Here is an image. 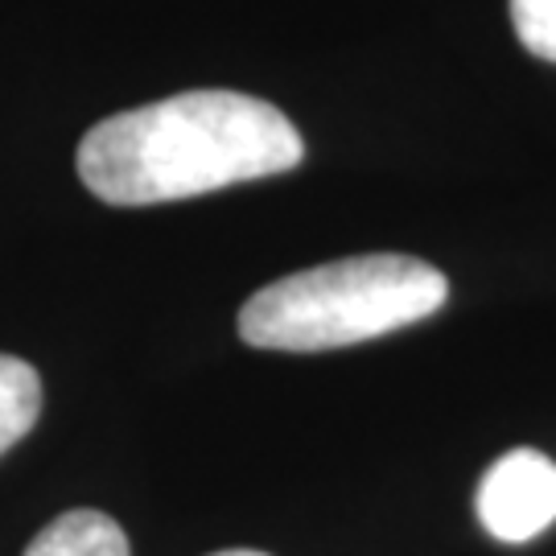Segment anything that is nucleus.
I'll list each match as a JSON object with an SVG mask.
<instances>
[{
	"instance_id": "6",
	"label": "nucleus",
	"mask_w": 556,
	"mask_h": 556,
	"mask_svg": "<svg viewBox=\"0 0 556 556\" xmlns=\"http://www.w3.org/2000/svg\"><path fill=\"white\" fill-rule=\"evenodd\" d=\"M519 41L544 62H556V0H511Z\"/></svg>"
},
{
	"instance_id": "5",
	"label": "nucleus",
	"mask_w": 556,
	"mask_h": 556,
	"mask_svg": "<svg viewBox=\"0 0 556 556\" xmlns=\"http://www.w3.org/2000/svg\"><path fill=\"white\" fill-rule=\"evenodd\" d=\"M41 417V379L25 358L0 355V454H9Z\"/></svg>"
},
{
	"instance_id": "7",
	"label": "nucleus",
	"mask_w": 556,
	"mask_h": 556,
	"mask_svg": "<svg viewBox=\"0 0 556 556\" xmlns=\"http://www.w3.org/2000/svg\"><path fill=\"white\" fill-rule=\"evenodd\" d=\"M211 556H268V553H256V548H227V553H211Z\"/></svg>"
},
{
	"instance_id": "1",
	"label": "nucleus",
	"mask_w": 556,
	"mask_h": 556,
	"mask_svg": "<svg viewBox=\"0 0 556 556\" xmlns=\"http://www.w3.org/2000/svg\"><path fill=\"white\" fill-rule=\"evenodd\" d=\"M305 140L280 108L239 91H181L100 119L79 140V178L112 206L199 199L289 174Z\"/></svg>"
},
{
	"instance_id": "4",
	"label": "nucleus",
	"mask_w": 556,
	"mask_h": 556,
	"mask_svg": "<svg viewBox=\"0 0 556 556\" xmlns=\"http://www.w3.org/2000/svg\"><path fill=\"white\" fill-rule=\"evenodd\" d=\"M25 556H132L128 553V536L112 516L79 507L66 511L54 523H46Z\"/></svg>"
},
{
	"instance_id": "3",
	"label": "nucleus",
	"mask_w": 556,
	"mask_h": 556,
	"mask_svg": "<svg viewBox=\"0 0 556 556\" xmlns=\"http://www.w3.org/2000/svg\"><path fill=\"white\" fill-rule=\"evenodd\" d=\"M478 519L503 544H528L556 523V462L540 450H511L478 486Z\"/></svg>"
},
{
	"instance_id": "2",
	"label": "nucleus",
	"mask_w": 556,
	"mask_h": 556,
	"mask_svg": "<svg viewBox=\"0 0 556 556\" xmlns=\"http://www.w3.org/2000/svg\"><path fill=\"white\" fill-rule=\"evenodd\" d=\"M450 280L429 260L346 256L264 285L239 309V338L260 351H338L433 318Z\"/></svg>"
}]
</instances>
